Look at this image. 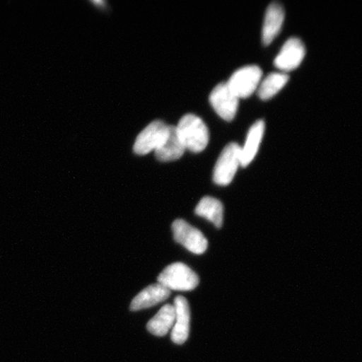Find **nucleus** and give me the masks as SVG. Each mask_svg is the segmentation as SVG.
Returning <instances> with one entry per match:
<instances>
[{"label":"nucleus","instance_id":"10","mask_svg":"<svg viewBox=\"0 0 362 362\" xmlns=\"http://www.w3.org/2000/svg\"><path fill=\"white\" fill-rule=\"evenodd\" d=\"M170 296V291L160 284L149 285L137 294L131 302L130 310L139 311L164 302Z\"/></svg>","mask_w":362,"mask_h":362},{"label":"nucleus","instance_id":"15","mask_svg":"<svg viewBox=\"0 0 362 362\" xmlns=\"http://www.w3.org/2000/svg\"><path fill=\"white\" fill-rule=\"evenodd\" d=\"M196 214L214 223L217 228L223 224V205L217 199L206 197L202 199L196 208Z\"/></svg>","mask_w":362,"mask_h":362},{"label":"nucleus","instance_id":"13","mask_svg":"<svg viewBox=\"0 0 362 362\" xmlns=\"http://www.w3.org/2000/svg\"><path fill=\"white\" fill-rule=\"evenodd\" d=\"M185 151V148L175 126H170L168 138L155 151L157 160L161 162L177 160L183 156Z\"/></svg>","mask_w":362,"mask_h":362},{"label":"nucleus","instance_id":"3","mask_svg":"<svg viewBox=\"0 0 362 362\" xmlns=\"http://www.w3.org/2000/svg\"><path fill=\"white\" fill-rule=\"evenodd\" d=\"M241 147L237 143L226 146L217 160L214 172V182L219 185H228L232 182L240 165Z\"/></svg>","mask_w":362,"mask_h":362},{"label":"nucleus","instance_id":"8","mask_svg":"<svg viewBox=\"0 0 362 362\" xmlns=\"http://www.w3.org/2000/svg\"><path fill=\"white\" fill-rule=\"evenodd\" d=\"M305 48L301 40L292 37L286 40L275 58L274 65L285 71L296 69L304 59Z\"/></svg>","mask_w":362,"mask_h":362},{"label":"nucleus","instance_id":"7","mask_svg":"<svg viewBox=\"0 0 362 362\" xmlns=\"http://www.w3.org/2000/svg\"><path fill=\"white\" fill-rule=\"evenodd\" d=\"M238 99L225 83L216 86L210 95L211 106L226 121L233 120L236 116Z\"/></svg>","mask_w":362,"mask_h":362},{"label":"nucleus","instance_id":"4","mask_svg":"<svg viewBox=\"0 0 362 362\" xmlns=\"http://www.w3.org/2000/svg\"><path fill=\"white\" fill-rule=\"evenodd\" d=\"M262 75L259 66H243L234 72L226 84L238 98H245L251 96L259 87Z\"/></svg>","mask_w":362,"mask_h":362},{"label":"nucleus","instance_id":"5","mask_svg":"<svg viewBox=\"0 0 362 362\" xmlns=\"http://www.w3.org/2000/svg\"><path fill=\"white\" fill-rule=\"evenodd\" d=\"M170 125L164 122H152L138 135L134 146V151L139 156H146L160 147L168 138Z\"/></svg>","mask_w":362,"mask_h":362},{"label":"nucleus","instance_id":"6","mask_svg":"<svg viewBox=\"0 0 362 362\" xmlns=\"http://www.w3.org/2000/svg\"><path fill=\"white\" fill-rule=\"evenodd\" d=\"M174 238L189 252L194 255H202L205 252L208 242L204 235L196 228L181 219L175 220L172 224Z\"/></svg>","mask_w":362,"mask_h":362},{"label":"nucleus","instance_id":"12","mask_svg":"<svg viewBox=\"0 0 362 362\" xmlns=\"http://www.w3.org/2000/svg\"><path fill=\"white\" fill-rule=\"evenodd\" d=\"M265 124L264 120H257L249 129L246 142L241 147L240 153V165L246 167L257 155L260 144L264 137Z\"/></svg>","mask_w":362,"mask_h":362},{"label":"nucleus","instance_id":"2","mask_svg":"<svg viewBox=\"0 0 362 362\" xmlns=\"http://www.w3.org/2000/svg\"><path fill=\"white\" fill-rule=\"evenodd\" d=\"M158 282L169 291H192L198 286L199 278L187 264L175 262L163 270Z\"/></svg>","mask_w":362,"mask_h":362},{"label":"nucleus","instance_id":"9","mask_svg":"<svg viewBox=\"0 0 362 362\" xmlns=\"http://www.w3.org/2000/svg\"><path fill=\"white\" fill-rule=\"evenodd\" d=\"M174 307L175 320L171 332V339L175 344L181 345L187 341L189 334V321L191 312L187 298L177 296L175 298Z\"/></svg>","mask_w":362,"mask_h":362},{"label":"nucleus","instance_id":"16","mask_svg":"<svg viewBox=\"0 0 362 362\" xmlns=\"http://www.w3.org/2000/svg\"><path fill=\"white\" fill-rule=\"evenodd\" d=\"M289 79L288 75L282 72H273L266 76L259 84V97L262 100H268L275 96Z\"/></svg>","mask_w":362,"mask_h":362},{"label":"nucleus","instance_id":"1","mask_svg":"<svg viewBox=\"0 0 362 362\" xmlns=\"http://www.w3.org/2000/svg\"><path fill=\"white\" fill-rule=\"evenodd\" d=\"M176 129L185 149L189 151L202 152L209 143V130L207 126L201 117L192 113L181 117Z\"/></svg>","mask_w":362,"mask_h":362},{"label":"nucleus","instance_id":"14","mask_svg":"<svg viewBox=\"0 0 362 362\" xmlns=\"http://www.w3.org/2000/svg\"><path fill=\"white\" fill-rule=\"evenodd\" d=\"M175 320L174 305L163 306L156 315L148 321L147 329L152 334L157 337H165L173 328Z\"/></svg>","mask_w":362,"mask_h":362},{"label":"nucleus","instance_id":"11","mask_svg":"<svg viewBox=\"0 0 362 362\" xmlns=\"http://www.w3.org/2000/svg\"><path fill=\"white\" fill-rule=\"evenodd\" d=\"M285 13L282 4L278 2L271 3L267 8L264 28H262V42L269 45L282 28Z\"/></svg>","mask_w":362,"mask_h":362}]
</instances>
